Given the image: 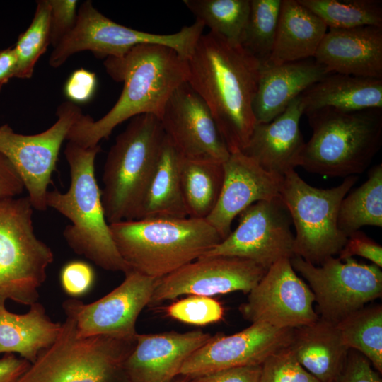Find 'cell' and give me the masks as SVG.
<instances>
[{
	"mask_svg": "<svg viewBox=\"0 0 382 382\" xmlns=\"http://www.w3.org/2000/svg\"><path fill=\"white\" fill-rule=\"evenodd\" d=\"M187 60V82L209 108L229 153L241 152L256 124L253 103L261 63L240 44L209 31Z\"/></svg>",
	"mask_w": 382,
	"mask_h": 382,
	"instance_id": "obj_1",
	"label": "cell"
},
{
	"mask_svg": "<svg viewBox=\"0 0 382 382\" xmlns=\"http://www.w3.org/2000/svg\"><path fill=\"white\" fill-rule=\"evenodd\" d=\"M103 64L123 88L104 116L94 120L82 114L71 127L66 140L84 148L99 145L117 125L135 116L149 114L160 119L172 93L188 78L187 59L161 45H137L121 57L106 58Z\"/></svg>",
	"mask_w": 382,
	"mask_h": 382,
	"instance_id": "obj_2",
	"label": "cell"
},
{
	"mask_svg": "<svg viewBox=\"0 0 382 382\" xmlns=\"http://www.w3.org/2000/svg\"><path fill=\"white\" fill-rule=\"evenodd\" d=\"M100 145L84 148L68 141L64 150L69 166L70 184L65 192L48 191L47 207L70 221L63 236L76 254L103 270L126 273L130 270L112 237L96 177L95 161Z\"/></svg>",
	"mask_w": 382,
	"mask_h": 382,
	"instance_id": "obj_3",
	"label": "cell"
},
{
	"mask_svg": "<svg viewBox=\"0 0 382 382\" xmlns=\"http://www.w3.org/2000/svg\"><path fill=\"white\" fill-rule=\"evenodd\" d=\"M130 270L158 279L200 257L223 239L206 219L146 218L110 224Z\"/></svg>",
	"mask_w": 382,
	"mask_h": 382,
	"instance_id": "obj_4",
	"label": "cell"
},
{
	"mask_svg": "<svg viewBox=\"0 0 382 382\" xmlns=\"http://www.w3.org/2000/svg\"><path fill=\"white\" fill-rule=\"evenodd\" d=\"M306 116L313 134L300 166L310 173L343 178L362 173L381 147L382 109H326Z\"/></svg>",
	"mask_w": 382,
	"mask_h": 382,
	"instance_id": "obj_5",
	"label": "cell"
},
{
	"mask_svg": "<svg viewBox=\"0 0 382 382\" xmlns=\"http://www.w3.org/2000/svg\"><path fill=\"white\" fill-rule=\"evenodd\" d=\"M165 133L156 116L132 118L110 149L103 167L102 202L109 224L139 219Z\"/></svg>",
	"mask_w": 382,
	"mask_h": 382,
	"instance_id": "obj_6",
	"label": "cell"
},
{
	"mask_svg": "<svg viewBox=\"0 0 382 382\" xmlns=\"http://www.w3.org/2000/svg\"><path fill=\"white\" fill-rule=\"evenodd\" d=\"M135 342L106 336L82 337L68 316L54 343L16 382H120Z\"/></svg>",
	"mask_w": 382,
	"mask_h": 382,
	"instance_id": "obj_7",
	"label": "cell"
},
{
	"mask_svg": "<svg viewBox=\"0 0 382 382\" xmlns=\"http://www.w3.org/2000/svg\"><path fill=\"white\" fill-rule=\"evenodd\" d=\"M33 209L28 196L0 199V305L37 302L54 260L34 232Z\"/></svg>",
	"mask_w": 382,
	"mask_h": 382,
	"instance_id": "obj_8",
	"label": "cell"
},
{
	"mask_svg": "<svg viewBox=\"0 0 382 382\" xmlns=\"http://www.w3.org/2000/svg\"><path fill=\"white\" fill-rule=\"evenodd\" d=\"M357 179L348 176L337 187L320 189L305 182L295 170L283 177L279 195L296 229L294 256L319 265L339 254L347 236L337 226L338 211Z\"/></svg>",
	"mask_w": 382,
	"mask_h": 382,
	"instance_id": "obj_9",
	"label": "cell"
},
{
	"mask_svg": "<svg viewBox=\"0 0 382 382\" xmlns=\"http://www.w3.org/2000/svg\"><path fill=\"white\" fill-rule=\"evenodd\" d=\"M204 25L199 21L173 34H155L120 25L105 16L91 1L83 2L77 12L73 30L54 48L49 64L61 66L71 55L91 51L96 57H121L134 47L142 44L161 45L171 47L185 59L191 55Z\"/></svg>",
	"mask_w": 382,
	"mask_h": 382,
	"instance_id": "obj_10",
	"label": "cell"
},
{
	"mask_svg": "<svg viewBox=\"0 0 382 382\" xmlns=\"http://www.w3.org/2000/svg\"><path fill=\"white\" fill-rule=\"evenodd\" d=\"M292 267L308 282L320 318L337 325L382 295V271L375 265L330 257L319 265L298 256Z\"/></svg>",
	"mask_w": 382,
	"mask_h": 382,
	"instance_id": "obj_11",
	"label": "cell"
},
{
	"mask_svg": "<svg viewBox=\"0 0 382 382\" xmlns=\"http://www.w3.org/2000/svg\"><path fill=\"white\" fill-rule=\"evenodd\" d=\"M57 120L45 131L22 134L8 124L0 125V153L20 177L33 209H47L46 197L56 168L61 146L71 127L83 112L75 103L65 101L57 110Z\"/></svg>",
	"mask_w": 382,
	"mask_h": 382,
	"instance_id": "obj_12",
	"label": "cell"
},
{
	"mask_svg": "<svg viewBox=\"0 0 382 382\" xmlns=\"http://www.w3.org/2000/svg\"><path fill=\"white\" fill-rule=\"evenodd\" d=\"M238 216L236 228L202 257L244 258L267 270L279 260L294 256L292 221L280 197L257 202Z\"/></svg>",
	"mask_w": 382,
	"mask_h": 382,
	"instance_id": "obj_13",
	"label": "cell"
},
{
	"mask_svg": "<svg viewBox=\"0 0 382 382\" xmlns=\"http://www.w3.org/2000/svg\"><path fill=\"white\" fill-rule=\"evenodd\" d=\"M125 274L119 286L94 302L85 303L74 298L63 302L66 316L74 320L79 335L135 342L137 318L149 306L156 279L133 270Z\"/></svg>",
	"mask_w": 382,
	"mask_h": 382,
	"instance_id": "obj_14",
	"label": "cell"
},
{
	"mask_svg": "<svg viewBox=\"0 0 382 382\" xmlns=\"http://www.w3.org/2000/svg\"><path fill=\"white\" fill-rule=\"evenodd\" d=\"M248 294L239 311L251 323L296 328L319 318L313 308V291L296 274L288 258L273 264Z\"/></svg>",
	"mask_w": 382,
	"mask_h": 382,
	"instance_id": "obj_15",
	"label": "cell"
},
{
	"mask_svg": "<svg viewBox=\"0 0 382 382\" xmlns=\"http://www.w3.org/2000/svg\"><path fill=\"white\" fill-rule=\"evenodd\" d=\"M267 270L244 258L200 257L156 279L149 306L185 295L212 296L233 291L248 294Z\"/></svg>",
	"mask_w": 382,
	"mask_h": 382,
	"instance_id": "obj_16",
	"label": "cell"
},
{
	"mask_svg": "<svg viewBox=\"0 0 382 382\" xmlns=\"http://www.w3.org/2000/svg\"><path fill=\"white\" fill-rule=\"evenodd\" d=\"M294 329L253 323L231 335L218 333L189 356L180 375L192 378L222 369L261 365L272 354L289 347Z\"/></svg>",
	"mask_w": 382,
	"mask_h": 382,
	"instance_id": "obj_17",
	"label": "cell"
},
{
	"mask_svg": "<svg viewBox=\"0 0 382 382\" xmlns=\"http://www.w3.org/2000/svg\"><path fill=\"white\" fill-rule=\"evenodd\" d=\"M159 120L183 158L224 163L229 157L209 108L187 82L172 93Z\"/></svg>",
	"mask_w": 382,
	"mask_h": 382,
	"instance_id": "obj_18",
	"label": "cell"
},
{
	"mask_svg": "<svg viewBox=\"0 0 382 382\" xmlns=\"http://www.w3.org/2000/svg\"><path fill=\"white\" fill-rule=\"evenodd\" d=\"M223 167L220 195L206 220L224 240L231 232L232 222L241 212L257 202L280 197L283 177L265 171L242 152L230 154Z\"/></svg>",
	"mask_w": 382,
	"mask_h": 382,
	"instance_id": "obj_19",
	"label": "cell"
},
{
	"mask_svg": "<svg viewBox=\"0 0 382 382\" xmlns=\"http://www.w3.org/2000/svg\"><path fill=\"white\" fill-rule=\"evenodd\" d=\"M212 336L201 330L137 334L124 363L127 382H172L185 361Z\"/></svg>",
	"mask_w": 382,
	"mask_h": 382,
	"instance_id": "obj_20",
	"label": "cell"
},
{
	"mask_svg": "<svg viewBox=\"0 0 382 382\" xmlns=\"http://www.w3.org/2000/svg\"><path fill=\"white\" fill-rule=\"evenodd\" d=\"M303 114L301 96L272 121L256 123L241 151L265 171L284 177L301 166L305 146L299 128Z\"/></svg>",
	"mask_w": 382,
	"mask_h": 382,
	"instance_id": "obj_21",
	"label": "cell"
},
{
	"mask_svg": "<svg viewBox=\"0 0 382 382\" xmlns=\"http://www.w3.org/2000/svg\"><path fill=\"white\" fill-rule=\"evenodd\" d=\"M313 59L330 74L382 79V27L329 29Z\"/></svg>",
	"mask_w": 382,
	"mask_h": 382,
	"instance_id": "obj_22",
	"label": "cell"
},
{
	"mask_svg": "<svg viewBox=\"0 0 382 382\" xmlns=\"http://www.w3.org/2000/svg\"><path fill=\"white\" fill-rule=\"evenodd\" d=\"M313 58L261 64L253 111L256 123L272 121L310 86L330 74Z\"/></svg>",
	"mask_w": 382,
	"mask_h": 382,
	"instance_id": "obj_23",
	"label": "cell"
},
{
	"mask_svg": "<svg viewBox=\"0 0 382 382\" xmlns=\"http://www.w3.org/2000/svg\"><path fill=\"white\" fill-rule=\"evenodd\" d=\"M303 114L321 110L382 109V79L330 74L301 95Z\"/></svg>",
	"mask_w": 382,
	"mask_h": 382,
	"instance_id": "obj_24",
	"label": "cell"
},
{
	"mask_svg": "<svg viewBox=\"0 0 382 382\" xmlns=\"http://www.w3.org/2000/svg\"><path fill=\"white\" fill-rule=\"evenodd\" d=\"M289 347L298 362L320 382L337 378L349 352L336 325L320 318L294 328Z\"/></svg>",
	"mask_w": 382,
	"mask_h": 382,
	"instance_id": "obj_25",
	"label": "cell"
},
{
	"mask_svg": "<svg viewBox=\"0 0 382 382\" xmlns=\"http://www.w3.org/2000/svg\"><path fill=\"white\" fill-rule=\"evenodd\" d=\"M327 30L323 21L297 0H282L273 49L262 64L313 58Z\"/></svg>",
	"mask_w": 382,
	"mask_h": 382,
	"instance_id": "obj_26",
	"label": "cell"
},
{
	"mask_svg": "<svg viewBox=\"0 0 382 382\" xmlns=\"http://www.w3.org/2000/svg\"><path fill=\"white\" fill-rule=\"evenodd\" d=\"M62 323L52 321L42 304L35 302L23 314L0 305V354H16L30 364L57 338Z\"/></svg>",
	"mask_w": 382,
	"mask_h": 382,
	"instance_id": "obj_27",
	"label": "cell"
},
{
	"mask_svg": "<svg viewBox=\"0 0 382 382\" xmlns=\"http://www.w3.org/2000/svg\"><path fill=\"white\" fill-rule=\"evenodd\" d=\"M183 158L165 135L139 219L188 217L180 181Z\"/></svg>",
	"mask_w": 382,
	"mask_h": 382,
	"instance_id": "obj_28",
	"label": "cell"
},
{
	"mask_svg": "<svg viewBox=\"0 0 382 382\" xmlns=\"http://www.w3.org/2000/svg\"><path fill=\"white\" fill-rule=\"evenodd\" d=\"M223 163L183 158L181 188L188 217L206 219L214 209L224 181Z\"/></svg>",
	"mask_w": 382,
	"mask_h": 382,
	"instance_id": "obj_29",
	"label": "cell"
},
{
	"mask_svg": "<svg viewBox=\"0 0 382 382\" xmlns=\"http://www.w3.org/2000/svg\"><path fill=\"white\" fill-rule=\"evenodd\" d=\"M364 226H382V164L373 167L368 179L341 202L337 226L347 237Z\"/></svg>",
	"mask_w": 382,
	"mask_h": 382,
	"instance_id": "obj_30",
	"label": "cell"
},
{
	"mask_svg": "<svg viewBox=\"0 0 382 382\" xmlns=\"http://www.w3.org/2000/svg\"><path fill=\"white\" fill-rule=\"evenodd\" d=\"M344 344L366 357L382 373V306L366 305L336 325Z\"/></svg>",
	"mask_w": 382,
	"mask_h": 382,
	"instance_id": "obj_31",
	"label": "cell"
},
{
	"mask_svg": "<svg viewBox=\"0 0 382 382\" xmlns=\"http://www.w3.org/2000/svg\"><path fill=\"white\" fill-rule=\"evenodd\" d=\"M319 17L328 29L382 27L381 0H297Z\"/></svg>",
	"mask_w": 382,
	"mask_h": 382,
	"instance_id": "obj_32",
	"label": "cell"
},
{
	"mask_svg": "<svg viewBox=\"0 0 382 382\" xmlns=\"http://www.w3.org/2000/svg\"><path fill=\"white\" fill-rule=\"evenodd\" d=\"M185 5L214 33L226 40L239 44L247 24L250 0H185Z\"/></svg>",
	"mask_w": 382,
	"mask_h": 382,
	"instance_id": "obj_33",
	"label": "cell"
},
{
	"mask_svg": "<svg viewBox=\"0 0 382 382\" xmlns=\"http://www.w3.org/2000/svg\"><path fill=\"white\" fill-rule=\"evenodd\" d=\"M282 0H250L248 20L239 44L261 64L274 44Z\"/></svg>",
	"mask_w": 382,
	"mask_h": 382,
	"instance_id": "obj_34",
	"label": "cell"
},
{
	"mask_svg": "<svg viewBox=\"0 0 382 382\" xmlns=\"http://www.w3.org/2000/svg\"><path fill=\"white\" fill-rule=\"evenodd\" d=\"M50 44V4L49 0H40L30 25L13 47L18 61L15 78H31L36 63Z\"/></svg>",
	"mask_w": 382,
	"mask_h": 382,
	"instance_id": "obj_35",
	"label": "cell"
},
{
	"mask_svg": "<svg viewBox=\"0 0 382 382\" xmlns=\"http://www.w3.org/2000/svg\"><path fill=\"white\" fill-rule=\"evenodd\" d=\"M167 315L178 321L205 325L220 321L224 313L221 303L211 297L191 295L176 301L166 308Z\"/></svg>",
	"mask_w": 382,
	"mask_h": 382,
	"instance_id": "obj_36",
	"label": "cell"
},
{
	"mask_svg": "<svg viewBox=\"0 0 382 382\" xmlns=\"http://www.w3.org/2000/svg\"><path fill=\"white\" fill-rule=\"evenodd\" d=\"M259 382H320L296 360L290 347L270 356L262 364Z\"/></svg>",
	"mask_w": 382,
	"mask_h": 382,
	"instance_id": "obj_37",
	"label": "cell"
},
{
	"mask_svg": "<svg viewBox=\"0 0 382 382\" xmlns=\"http://www.w3.org/2000/svg\"><path fill=\"white\" fill-rule=\"evenodd\" d=\"M96 279L93 268L86 262L72 260L66 263L59 273L60 284L63 291L72 298L88 293Z\"/></svg>",
	"mask_w": 382,
	"mask_h": 382,
	"instance_id": "obj_38",
	"label": "cell"
},
{
	"mask_svg": "<svg viewBox=\"0 0 382 382\" xmlns=\"http://www.w3.org/2000/svg\"><path fill=\"white\" fill-rule=\"evenodd\" d=\"M50 4V45L56 47L73 30L77 19V1L49 0Z\"/></svg>",
	"mask_w": 382,
	"mask_h": 382,
	"instance_id": "obj_39",
	"label": "cell"
},
{
	"mask_svg": "<svg viewBox=\"0 0 382 382\" xmlns=\"http://www.w3.org/2000/svg\"><path fill=\"white\" fill-rule=\"evenodd\" d=\"M380 375L366 357L349 349L343 369L335 382H382Z\"/></svg>",
	"mask_w": 382,
	"mask_h": 382,
	"instance_id": "obj_40",
	"label": "cell"
},
{
	"mask_svg": "<svg viewBox=\"0 0 382 382\" xmlns=\"http://www.w3.org/2000/svg\"><path fill=\"white\" fill-rule=\"evenodd\" d=\"M354 255L369 260L374 265L382 267V247L364 232L358 230L350 233L347 241L339 253L342 260Z\"/></svg>",
	"mask_w": 382,
	"mask_h": 382,
	"instance_id": "obj_41",
	"label": "cell"
},
{
	"mask_svg": "<svg viewBox=\"0 0 382 382\" xmlns=\"http://www.w3.org/2000/svg\"><path fill=\"white\" fill-rule=\"evenodd\" d=\"M97 88L94 72L81 68L74 71L66 79L64 93L69 101L75 104L86 103L92 99Z\"/></svg>",
	"mask_w": 382,
	"mask_h": 382,
	"instance_id": "obj_42",
	"label": "cell"
},
{
	"mask_svg": "<svg viewBox=\"0 0 382 382\" xmlns=\"http://www.w3.org/2000/svg\"><path fill=\"white\" fill-rule=\"evenodd\" d=\"M261 365L222 369L190 378L188 382H259Z\"/></svg>",
	"mask_w": 382,
	"mask_h": 382,
	"instance_id": "obj_43",
	"label": "cell"
},
{
	"mask_svg": "<svg viewBox=\"0 0 382 382\" xmlns=\"http://www.w3.org/2000/svg\"><path fill=\"white\" fill-rule=\"evenodd\" d=\"M23 184L10 161L0 153V199L23 193Z\"/></svg>",
	"mask_w": 382,
	"mask_h": 382,
	"instance_id": "obj_44",
	"label": "cell"
},
{
	"mask_svg": "<svg viewBox=\"0 0 382 382\" xmlns=\"http://www.w3.org/2000/svg\"><path fill=\"white\" fill-rule=\"evenodd\" d=\"M30 365V362L13 354H3L0 358V382H16Z\"/></svg>",
	"mask_w": 382,
	"mask_h": 382,
	"instance_id": "obj_45",
	"label": "cell"
},
{
	"mask_svg": "<svg viewBox=\"0 0 382 382\" xmlns=\"http://www.w3.org/2000/svg\"><path fill=\"white\" fill-rule=\"evenodd\" d=\"M17 57L13 47L0 50V92L17 71Z\"/></svg>",
	"mask_w": 382,
	"mask_h": 382,
	"instance_id": "obj_46",
	"label": "cell"
},
{
	"mask_svg": "<svg viewBox=\"0 0 382 382\" xmlns=\"http://www.w3.org/2000/svg\"><path fill=\"white\" fill-rule=\"evenodd\" d=\"M189 380H190V378L184 376L183 378L173 381L172 382H188Z\"/></svg>",
	"mask_w": 382,
	"mask_h": 382,
	"instance_id": "obj_47",
	"label": "cell"
},
{
	"mask_svg": "<svg viewBox=\"0 0 382 382\" xmlns=\"http://www.w3.org/2000/svg\"><path fill=\"white\" fill-rule=\"evenodd\" d=\"M335 381H332V382H335Z\"/></svg>",
	"mask_w": 382,
	"mask_h": 382,
	"instance_id": "obj_48",
	"label": "cell"
}]
</instances>
